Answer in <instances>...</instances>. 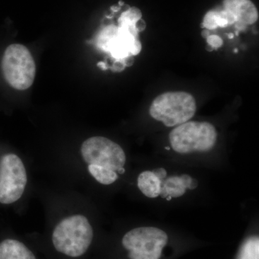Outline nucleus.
Returning a JSON list of instances; mask_svg holds the SVG:
<instances>
[{
	"label": "nucleus",
	"instance_id": "obj_1",
	"mask_svg": "<svg viewBox=\"0 0 259 259\" xmlns=\"http://www.w3.org/2000/svg\"><path fill=\"white\" fill-rule=\"evenodd\" d=\"M127 155L120 144L104 136L81 141L74 151L32 163L50 177L51 183L74 189L88 196L95 186L115 185L126 172Z\"/></svg>",
	"mask_w": 259,
	"mask_h": 259
},
{
	"label": "nucleus",
	"instance_id": "obj_2",
	"mask_svg": "<svg viewBox=\"0 0 259 259\" xmlns=\"http://www.w3.org/2000/svg\"><path fill=\"white\" fill-rule=\"evenodd\" d=\"M35 196L44 207L54 249L70 258L86 254L95 233L90 197L74 189L51 182L35 184Z\"/></svg>",
	"mask_w": 259,
	"mask_h": 259
},
{
	"label": "nucleus",
	"instance_id": "obj_3",
	"mask_svg": "<svg viewBox=\"0 0 259 259\" xmlns=\"http://www.w3.org/2000/svg\"><path fill=\"white\" fill-rule=\"evenodd\" d=\"M31 161L19 153H0V207H8L24 214L35 196Z\"/></svg>",
	"mask_w": 259,
	"mask_h": 259
},
{
	"label": "nucleus",
	"instance_id": "obj_4",
	"mask_svg": "<svg viewBox=\"0 0 259 259\" xmlns=\"http://www.w3.org/2000/svg\"><path fill=\"white\" fill-rule=\"evenodd\" d=\"M217 138L214 125L197 121H188L177 126L169 134L172 149L181 154L211 151L215 146Z\"/></svg>",
	"mask_w": 259,
	"mask_h": 259
},
{
	"label": "nucleus",
	"instance_id": "obj_5",
	"mask_svg": "<svg viewBox=\"0 0 259 259\" xmlns=\"http://www.w3.org/2000/svg\"><path fill=\"white\" fill-rule=\"evenodd\" d=\"M197 105L194 97L185 92H172L159 95L153 100L149 113L166 127H175L194 117Z\"/></svg>",
	"mask_w": 259,
	"mask_h": 259
},
{
	"label": "nucleus",
	"instance_id": "obj_6",
	"mask_svg": "<svg viewBox=\"0 0 259 259\" xmlns=\"http://www.w3.org/2000/svg\"><path fill=\"white\" fill-rule=\"evenodd\" d=\"M168 241V235L163 230L139 227L126 232L121 243L129 259H160Z\"/></svg>",
	"mask_w": 259,
	"mask_h": 259
},
{
	"label": "nucleus",
	"instance_id": "obj_7",
	"mask_svg": "<svg viewBox=\"0 0 259 259\" xmlns=\"http://www.w3.org/2000/svg\"><path fill=\"white\" fill-rule=\"evenodd\" d=\"M2 70L5 80L12 88L25 90L33 83L36 68L28 49L21 44H13L5 51Z\"/></svg>",
	"mask_w": 259,
	"mask_h": 259
},
{
	"label": "nucleus",
	"instance_id": "obj_8",
	"mask_svg": "<svg viewBox=\"0 0 259 259\" xmlns=\"http://www.w3.org/2000/svg\"><path fill=\"white\" fill-rule=\"evenodd\" d=\"M139 40L136 25L119 23L118 27L109 25L100 32L97 37V46L101 50L109 53L115 61H122L132 56L133 47Z\"/></svg>",
	"mask_w": 259,
	"mask_h": 259
},
{
	"label": "nucleus",
	"instance_id": "obj_9",
	"mask_svg": "<svg viewBox=\"0 0 259 259\" xmlns=\"http://www.w3.org/2000/svg\"><path fill=\"white\" fill-rule=\"evenodd\" d=\"M223 6L236 18L234 25L237 31H244L248 25L258 20V10L250 0H224Z\"/></svg>",
	"mask_w": 259,
	"mask_h": 259
},
{
	"label": "nucleus",
	"instance_id": "obj_10",
	"mask_svg": "<svg viewBox=\"0 0 259 259\" xmlns=\"http://www.w3.org/2000/svg\"><path fill=\"white\" fill-rule=\"evenodd\" d=\"M197 186L198 182L197 180L188 175L166 177L162 180L159 196L163 199H166L167 197L178 198L183 196L187 190H193Z\"/></svg>",
	"mask_w": 259,
	"mask_h": 259
},
{
	"label": "nucleus",
	"instance_id": "obj_11",
	"mask_svg": "<svg viewBox=\"0 0 259 259\" xmlns=\"http://www.w3.org/2000/svg\"><path fill=\"white\" fill-rule=\"evenodd\" d=\"M0 259H37L23 242L6 238L0 242Z\"/></svg>",
	"mask_w": 259,
	"mask_h": 259
},
{
	"label": "nucleus",
	"instance_id": "obj_12",
	"mask_svg": "<svg viewBox=\"0 0 259 259\" xmlns=\"http://www.w3.org/2000/svg\"><path fill=\"white\" fill-rule=\"evenodd\" d=\"M161 182L152 171H142L138 177V188L148 198H156L159 197Z\"/></svg>",
	"mask_w": 259,
	"mask_h": 259
},
{
	"label": "nucleus",
	"instance_id": "obj_13",
	"mask_svg": "<svg viewBox=\"0 0 259 259\" xmlns=\"http://www.w3.org/2000/svg\"><path fill=\"white\" fill-rule=\"evenodd\" d=\"M259 240L258 237L248 238L242 245L238 259H259Z\"/></svg>",
	"mask_w": 259,
	"mask_h": 259
},
{
	"label": "nucleus",
	"instance_id": "obj_14",
	"mask_svg": "<svg viewBox=\"0 0 259 259\" xmlns=\"http://www.w3.org/2000/svg\"><path fill=\"white\" fill-rule=\"evenodd\" d=\"M141 17H142V13H141V10L139 8L134 7V8H129L121 15L120 18L118 20V23L123 22V23L136 25V23L141 20Z\"/></svg>",
	"mask_w": 259,
	"mask_h": 259
},
{
	"label": "nucleus",
	"instance_id": "obj_15",
	"mask_svg": "<svg viewBox=\"0 0 259 259\" xmlns=\"http://www.w3.org/2000/svg\"><path fill=\"white\" fill-rule=\"evenodd\" d=\"M216 11L211 10L204 16L203 23L201 24V28H205L207 30H215L218 28L215 22Z\"/></svg>",
	"mask_w": 259,
	"mask_h": 259
},
{
	"label": "nucleus",
	"instance_id": "obj_16",
	"mask_svg": "<svg viewBox=\"0 0 259 259\" xmlns=\"http://www.w3.org/2000/svg\"><path fill=\"white\" fill-rule=\"evenodd\" d=\"M208 45L211 46L214 49H218L222 47L223 41L221 37L216 35H210L207 38Z\"/></svg>",
	"mask_w": 259,
	"mask_h": 259
},
{
	"label": "nucleus",
	"instance_id": "obj_17",
	"mask_svg": "<svg viewBox=\"0 0 259 259\" xmlns=\"http://www.w3.org/2000/svg\"><path fill=\"white\" fill-rule=\"evenodd\" d=\"M125 66L122 61H115L111 67V70L114 72H120L125 69Z\"/></svg>",
	"mask_w": 259,
	"mask_h": 259
},
{
	"label": "nucleus",
	"instance_id": "obj_18",
	"mask_svg": "<svg viewBox=\"0 0 259 259\" xmlns=\"http://www.w3.org/2000/svg\"><path fill=\"white\" fill-rule=\"evenodd\" d=\"M160 180H163L167 177V171L164 168H158L152 171Z\"/></svg>",
	"mask_w": 259,
	"mask_h": 259
},
{
	"label": "nucleus",
	"instance_id": "obj_19",
	"mask_svg": "<svg viewBox=\"0 0 259 259\" xmlns=\"http://www.w3.org/2000/svg\"><path fill=\"white\" fill-rule=\"evenodd\" d=\"M146 27V23H145L144 20H142V19L139 20L136 24V28L139 32L144 31Z\"/></svg>",
	"mask_w": 259,
	"mask_h": 259
},
{
	"label": "nucleus",
	"instance_id": "obj_20",
	"mask_svg": "<svg viewBox=\"0 0 259 259\" xmlns=\"http://www.w3.org/2000/svg\"><path fill=\"white\" fill-rule=\"evenodd\" d=\"M123 61V64H125V67L126 66H131L134 63V57L132 56H128V57L125 58Z\"/></svg>",
	"mask_w": 259,
	"mask_h": 259
},
{
	"label": "nucleus",
	"instance_id": "obj_21",
	"mask_svg": "<svg viewBox=\"0 0 259 259\" xmlns=\"http://www.w3.org/2000/svg\"><path fill=\"white\" fill-rule=\"evenodd\" d=\"M97 66H99V67L101 68V69L103 70V71H105V70L108 69L106 63L105 62H99L98 64H97Z\"/></svg>",
	"mask_w": 259,
	"mask_h": 259
},
{
	"label": "nucleus",
	"instance_id": "obj_22",
	"mask_svg": "<svg viewBox=\"0 0 259 259\" xmlns=\"http://www.w3.org/2000/svg\"><path fill=\"white\" fill-rule=\"evenodd\" d=\"M210 35V33H209V31L207 29H204V30H202V36L203 38L207 39Z\"/></svg>",
	"mask_w": 259,
	"mask_h": 259
},
{
	"label": "nucleus",
	"instance_id": "obj_23",
	"mask_svg": "<svg viewBox=\"0 0 259 259\" xmlns=\"http://www.w3.org/2000/svg\"><path fill=\"white\" fill-rule=\"evenodd\" d=\"M206 50L207 51H209V52H212L213 50H214V49L211 46L207 45V47L205 48Z\"/></svg>",
	"mask_w": 259,
	"mask_h": 259
},
{
	"label": "nucleus",
	"instance_id": "obj_24",
	"mask_svg": "<svg viewBox=\"0 0 259 259\" xmlns=\"http://www.w3.org/2000/svg\"><path fill=\"white\" fill-rule=\"evenodd\" d=\"M111 9L112 11L117 12L119 10H120V8H117V7H112Z\"/></svg>",
	"mask_w": 259,
	"mask_h": 259
},
{
	"label": "nucleus",
	"instance_id": "obj_25",
	"mask_svg": "<svg viewBox=\"0 0 259 259\" xmlns=\"http://www.w3.org/2000/svg\"><path fill=\"white\" fill-rule=\"evenodd\" d=\"M228 37L229 39H233L234 37V34L233 33H229L228 34Z\"/></svg>",
	"mask_w": 259,
	"mask_h": 259
},
{
	"label": "nucleus",
	"instance_id": "obj_26",
	"mask_svg": "<svg viewBox=\"0 0 259 259\" xmlns=\"http://www.w3.org/2000/svg\"><path fill=\"white\" fill-rule=\"evenodd\" d=\"M119 5H120V6H122V5H124V3L123 2H122V1H120L119 2Z\"/></svg>",
	"mask_w": 259,
	"mask_h": 259
},
{
	"label": "nucleus",
	"instance_id": "obj_27",
	"mask_svg": "<svg viewBox=\"0 0 259 259\" xmlns=\"http://www.w3.org/2000/svg\"><path fill=\"white\" fill-rule=\"evenodd\" d=\"M238 49H235V50H234L235 54H237V53L238 52Z\"/></svg>",
	"mask_w": 259,
	"mask_h": 259
},
{
	"label": "nucleus",
	"instance_id": "obj_28",
	"mask_svg": "<svg viewBox=\"0 0 259 259\" xmlns=\"http://www.w3.org/2000/svg\"><path fill=\"white\" fill-rule=\"evenodd\" d=\"M238 33H239V32L237 31V30H236V35H237V36H238V35H239V34H238Z\"/></svg>",
	"mask_w": 259,
	"mask_h": 259
},
{
	"label": "nucleus",
	"instance_id": "obj_29",
	"mask_svg": "<svg viewBox=\"0 0 259 259\" xmlns=\"http://www.w3.org/2000/svg\"><path fill=\"white\" fill-rule=\"evenodd\" d=\"M166 149H167V150H169V149H170V148H169V147H166Z\"/></svg>",
	"mask_w": 259,
	"mask_h": 259
}]
</instances>
